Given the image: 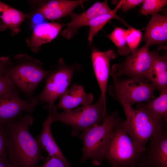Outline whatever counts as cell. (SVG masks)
<instances>
[{"mask_svg": "<svg viewBox=\"0 0 167 167\" xmlns=\"http://www.w3.org/2000/svg\"><path fill=\"white\" fill-rule=\"evenodd\" d=\"M33 120L26 115L6 123L7 157L15 167H36L43 158L42 148L29 131Z\"/></svg>", "mask_w": 167, "mask_h": 167, "instance_id": "cell-1", "label": "cell"}, {"mask_svg": "<svg viewBox=\"0 0 167 167\" xmlns=\"http://www.w3.org/2000/svg\"><path fill=\"white\" fill-rule=\"evenodd\" d=\"M118 102L126 118L122 126L135 142L145 148L147 143L166 126V122L147 110L143 103L138 104L135 109L122 101Z\"/></svg>", "mask_w": 167, "mask_h": 167, "instance_id": "cell-2", "label": "cell"}, {"mask_svg": "<svg viewBox=\"0 0 167 167\" xmlns=\"http://www.w3.org/2000/svg\"><path fill=\"white\" fill-rule=\"evenodd\" d=\"M123 121L114 129L105 149L104 160L113 167H134L142 157L146 148L135 142L122 126Z\"/></svg>", "mask_w": 167, "mask_h": 167, "instance_id": "cell-3", "label": "cell"}, {"mask_svg": "<svg viewBox=\"0 0 167 167\" xmlns=\"http://www.w3.org/2000/svg\"><path fill=\"white\" fill-rule=\"evenodd\" d=\"M123 120L116 112L108 116L101 124L92 127L78 135L83 143L82 161L91 160L93 165H99L104 161L105 149L115 127Z\"/></svg>", "mask_w": 167, "mask_h": 167, "instance_id": "cell-4", "label": "cell"}, {"mask_svg": "<svg viewBox=\"0 0 167 167\" xmlns=\"http://www.w3.org/2000/svg\"><path fill=\"white\" fill-rule=\"evenodd\" d=\"M53 122L59 121L70 126L72 136L78 135L81 131L102 124L107 118L106 105L101 95L95 103L79 107L68 112H58L57 108L49 112Z\"/></svg>", "mask_w": 167, "mask_h": 167, "instance_id": "cell-5", "label": "cell"}, {"mask_svg": "<svg viewBox=\"0 0 167 167\" xmlns=\"http://www.w3.org/2000/svg\"><path fill=\"white\" fill-rule=\"evenodd\" d=\"M110 75L113 81L109 87L108 92L118 101H122L132 106L154 98V94L157 89L151 83Z\"/></svg>", "mask_w": 167, "mask_h": 167, "instance_id": "cell-6", "label": "cell"}, {"mask_svg": "<svg viewBox=\"0 0 167 167\" xmlns=\"http://www.w3.org/2000/svg\"><path fill=\"white\" fill-rule=\"evenodd\" d=\"M146 44L134 53L127 56L121 64L114 65L110 73L119 77L134 78L146 82L152 67L154 51H149Z\"/></svg>", "mask_w": 167, "mask_h": 167, "instance_id": "cell-7", "label": "cell"}, {"mask_svg": "<svg viewBox=\"0 0 167 167\" xmlns=\"http://www.w3.org/2000/svg\"><path fill=\"white\" fill-rule=\"evenodd\" d=\"M38 63L23 62L7 71L15 85L28 95L32 94L37 85L53 71L43 69Z\"/></svg>", "mask_w": 167, "mask_h": 167, "instance_id": "cell-8", "label": "cell"}, {"mask_svg": "<svg viewBox=\"0 0 167 167\" xmlns=\"http://www.w3.org/2000/svg\"><path fill=\"white\" fill-rule=\"evenodd\" d=\"M75 69L67 65L60 66L53 71L46 78V84L43 91L36 97L31 99L41 100L48 103L49 112L56 106L55 101L67 89Z\"/></svg>", "mask_w": 167, "mask_h": 167, "instance_id": "cell-9", "label": "cell"}, {"mask_svg": "<svg viewBox=\"0 0 167 167\" xmlns=\"http://www.w3.org/2000/svg\"><path fill=\"white\" fill-rule=\"evenodd\" d=\"M38 102L37 100L22 99L16 89L7 91L0 95V122L6 124L16 118L23 111L30 113Z\"/></svg>", "mask_w": 167, "mask_h": 167, "instance_id": "cell-10", "label": "cell"}, {"mask_svg": "<svg viewBox=\"0 0 167 167\" xmlns=\"http://www.w3.org/2000/svg\"><path fill=\"white\" fill-rule=\"evenodd\" d=\"M137 164L138 167H167V130L166 126L150 140Z\"/></svg>", "mask_w": 167, "mask_h": 167, "instance_id": "cell-11", "label": "cell"}, {"mask_svg": "<svg viewBox=\"0 0 167 167\" xmlns=\"http://www.w3.org/2000/svg\"><path fill=\"white\" fill-rule=\"evenodd\" d=\"M113 11L109 7L107 1L97 2L87 10L81 14L71 13V20L66 24V28L61 32L62 36L70 39L76 33L77 30L82 26H85L91 19L100 15L112 13Z\"/></svg>", "mask_w": 167, "mask_h": 167, "instance_id": "cell-12", "label": "cell"}, {"mask_svg": "<svg viewBox=\"0 0 167 167\" xmlns=\"http://www.w3.org/2000/svg\"><path fill=\"white\" fill-rule=\"evenodd\" d=\"M118 56L116 52L111 49L101 52L94 49L91 54V59L95 74L100 89L101 95L105 105L107 82L110 74V62Z\"/></svg>", "mask_w": 167, "mask_h": 167, "instance_id": "cell-13", "label": "cell"}, {"mask_svg": "<svg viewBox=\"0 0 167 167\" xmlns=\"http://www.w3.org/2000/svg\"><path fill=\"white\" fill-rule=\"evenodd\" d=\"M57 107L65 112H68L81 105L83 106L90 105L94 97L92 93H87L81 85L73 84L60 96Z\"/></svg>", "mask_w": 167, "mask_h": 167, "instance_id": "cell-14", "label": "cell"}, {"mask_svg": "<svg viewBox=\"0 0 167 167\" xmlns=\"http://www.w3.org/2000/svg\"><path fill=\"white\" fill-rule=\"evenodd\" d=\"M167 40V16L156 13L146 27L143 40L149 46L166 42Z\"/></svg>", "mask_w": 167, "mask_h": 167, "instance_id": "cell-15", "label": "cell"}, {"mask_svg": "<svg viewBox=\"0 0 167 167\" xmlns=\"http://www.w3.org/2000/svg\"><path fill=\"white\" fill-rule=\"evenodd\" d=\"M66 24L47 23L37 24L34 28L28 45L34 52L39 51L42 45L50 42L55 38Z\"/></svg>", "mask_w": 167, "mask_h": 167, "instance_id": "cell-16", "label": "cell"}, {"mask_svg": "<svg viewBox=\"0 0 167 167\" xmlns=\"http://www.w3.org/2000/svg\"><path fill=\"white\" fill-rule=\"evenodd\" d=\"M85 1L53 0L45 4L38 12L45 18L51 20L60 19L71 13Z\"/></svg>", "mask_w": 167, "mask_h": 167, "instance_id": "cell-17", "label": "cell"}, {"mask_svg": "<svg viewBox=\"0 0 167 167\" xmlns=\"http://www.w3.org/2000/svg\"><path fill=\"white\" fill-rule=\"evenodd\" d=\"M52 114L49 115L43 124L42 130L37 139L42 148L45 149L48 155L57 157L64 162L70 164L63 154L55 140L51 132Z\"/></svg>", "mask_w": 167, "mask_h": 167, "instance_id": "cell-18", "label": "cell"}, {"mask_svg": "<svg viewBox=\"0 0 167 167\" xmlns=\"http://www.w3.org/2000/svg\"><path fill=\"white\" fill-rule=\"evenodd\" d=\"M160 93L167 89V56H161L154 51V58L152 69L147 77Z\"/></svg>", "mask_w": 167, "mask_h": 167, "instance_id": "cell-19", "label": "cell"}, {"mask_svg": "<svg viewBox=\"0 0 167 167\" xmlns=\"http://www.w3.org/2000/svg\"><path fill=\"white\" fill-rule=\"evenodd\" d=\"M28 15L0 1V17L2 22L12 31L16 33L19 27Z\"/></svg>", "mask_w": 167, "mask_h": 167, "instance_id": "cell-20", "label": "cell"}, {"mask_svg": "<svg viewBox=\"0 0 167 167\" xmlns=\"http://www.w3.org/2000/svg\"><path fill=\"white\" fill-rule=\"evenodd\" d=\"M119 7L117 6L113 10L112 13L96 17L87 23L86 26H88L90 28L88 38L89 45L91 43L94 36L103 28L107 23L113 19L115 18L119 20L127 26L129 28L131 27L128 26V25L122 19L116 15L117 11Z\"/></svg>", "mask_w": 167, "mask_h": 167, "instance_id": "cell-21", "label": "cell"}, {"mask_svg": "<svg viewBox=\"0 0 167 167\" xmlns=\"http://www.w3.org/2000/svg\"><path fill=\"white\" fill-rule=\"evenodd\" d=\"M143 103L144 107L152 114L166 122L167 121V89L160 96Z\"/></svg>", "mask_w": 167, "mask_h": 167, "instance_id": "cell-22", "label": "cell"}, {"mask_svg": "<svg viewBox=\"0 0 167 167\" xmlns=\"http://www.w3.org/2000/svg\"><path fill=\"white\" fill-rule=\"evenodd\" d=\"M128 30L115 27L113 31L107 37L116 45L118 48L117 53L121 56H128L131 53L126 42V37Z\"/></svg>", "mask_w": 167, "mask_h": 167, "instance_id": "cell-23", "label": "cell"}, {"mask_svg": "<svg viewBox=\"0 0 167 167\" xmlns=\"http://www.w3.org/2000/svg\"><path fill=\"white\" fill-rule=\"evenodd\" d=\"M140 10L142 15H148L157 13L167 4L166 0H144Z\"/></svg>", "mask_w": 167, "mask_h": 167, "instance_id": "cell-24", "label": "cell"}, {"mask_svg": "<svg viewBox=\"0 0 167 167\" xmlns=\"http://www.w3.org/2000/svg\"><path fill=\"white\" fill-rule=\"evenodd\" d=\"M126 37V42L131 54L135 52L141 41L142 33L140 30L131 27Z\"/></svg>", "mask_w": 167, "mask_h": 167, "instance_id": "cell-25", "label": "cell"}, {"mask_svg": "<svg viewBox=\"0 0 167 167\" xmlns=\"http://www.w3.org/2000/svg\"><path fill=\"white\" fill-rule=\"evenodd\" d=\"M7 138L6 124L0 122V157L7 158Z\"/></svg>", "mask_w": 167, "mask_h": 167, "instance_id": "cell-26", "label": "cell"}, {"mask_svg": "<svg viewBox=\"0 0 167 167\" xmlns=\"http://www.w3.org/2000/svg\"><path fill=\"white\" fill-rule=\"evenodd\" d=\"M16 88L7 71L5 73L0 74V95L9 90Z\"/></svg>", "mask_w": 167, "mask_h": 167, "instance_id": "cell-27", "label": "cell"}, {"mask_svg": "<svg viewBox=\"0 0 167 167\" xmlns=\"http://www.w3.org/2000/svg\"><path fill=\"white\" fill-rule=\"evenodd\" d=\"M40 167H71L70 164H67L60 159L48 155L44 158V163Z\"/></svg>", "mask_w": 167, "mask_h": 167, "instance_id": "cell-28", "label": "cell"}, {"mask_svg": "<svg viewBox=\"0 0 167 167\" xmlns=\"http://www.w3.org/2000/svg\"><path fill=\"white\" fill-rule=\"evenodd\" d=\"M142 0H123L118 3L119 9L124 12L127 11L142 3Z\"/></svg>", "mask_w": 167, "mask_h": 167, "instance_id": "cell-29", "label": "cell"}, {"mask_svg": "<svg viewBox=\"0 0 167 167\" xmlns=\"http://www.w3.org/2000/svg\"><path fill=\"white\" fill-rule=\"evenodd\" d=\"M9 62L8 58L2 57L0 58V74L6 72L8 69L6 66Z\"/></svg>", "mask_w": 167, "mask_h": 167, "instance_id": "cell-30", "label": "cell"}, {"mask_svg": "<svg viewBox=\"0 0 167 167\" xmlns=\"http://www.w3.org/2000/svg\"><path fill=\"white\" fill-rule=\"evenodd\" d=\"M0 167H15L7 159L0 157Z\"/></svg>", "mask_w": 167, "mask_h": 167, "instance_id": "cell-31", "label": "cell"}, {"mask_svg": "<svg viewBox=\"0 0 167 167\" xmlns=\"http://www.w3.org/2000/svg\"><path fill=\"white\" fill-rule=\"evenodd\" d=\"M6 28V26L4 23L0 21V31L4 30Z\"/></svg>", "mask_w": 167, "mask_h": 167, "instance_id": "cell-32", "label": "cell"}]
</instances>
